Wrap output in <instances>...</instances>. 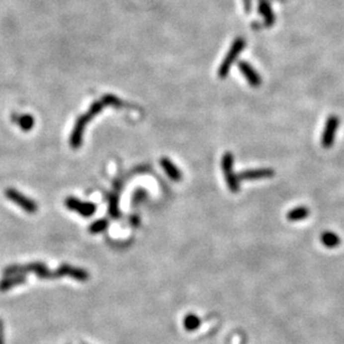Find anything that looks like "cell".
<instances>
[{
    "label": "cell",
    "mask_w": 344,
    "mask_h": 344,
    "mask_svg": "<svg viewBox=\"0 0 344 344\" xmlns=\"http://www.w3.org/2000/svg\"><path fill=\"white\" fill-rule=\"evenodd\" d=\"M258 10L260 15L264 17L265 22L267 25H273L275 21L274 12L271 10V7L267 0H258Z\"/></svg>",
    "instance_id": "cell-12"
},
{
    "label": "cell",
    "mask_w": 344,
    "mask_h": 344,
    "mask_svg": "<svg viewBox=\"0 0 344 344\" xmlns=\"http://www.w3.org/2000/svg\"><path fill=\"white\" fill-rule=\"evenodd\" d=\"M4 328H3V321L0 320V344H4Z\"/></svg>",
    "instance_id": "cell-22"
},
{
    "label": "cell",
    "mask_w": 344,
    "mask_h": 344,
    "mask_svg": "<svg viewBox=\"0 0 344 344\" xmlns=\"http://www.w3.org/2000/svg\"><path fill=\"white\" fill-rule=\"evenodd\" d=\"M110 214L113 218H117L120 216L119 212V199L116 196L112 194L110 197Z\"/></svg>",
    "instance_id": "cell-19"
},
{
    "label": "cell",
    "mask_w": 344,
    "mask_h": 344,
    "mask_svg": "<svg viewBox=\"0 0 344 344\" xmlns=\"http://www.w3.org/2000/svg\"><path fill=\"white\" fill-rule=\"evenodd\" d=\"M339 124H340V119L338 115H330L328 117L322 133V139H321V144L324 149L332 148L334 141H336Z\"/></svg>",
    "instance_id": "cell-6"
},
{
    "label": "cell",
    "mask_w": 344,
    "mask_h": 344,
    "mask_svg": "<svg viewBox=\"0 0 344 344\" xmlns=\"http://www.w3.org/2000/svg\"><path fill=\"white\" fill-rule=\"evenodd\" d=\"M321 243L328 248H336L341 244V239L336 233L324 232L321 235Z\"/></svg>",
    "instance_id": "cell-14"
},
{
    "label": "cell",
    "mask_w": 344,
    "mask_h": 344,
    "mask_svg": "<svg viewBox=\"0 0 344 344\" xmlns=\"http://www.w3.org/2000/svg\"><path fill=\"white\" fill-rule=\"evenodd\" d=\"M243 4H244V8H245V11L247 13H250L252 11V6H253L252 0H243Z\"/></svg>",
    "instance_id": "cell-21"
},
{
    "label": "cell",
    "mask_w": 344,
    "mask_h": 344,
    "mask_svg": "<svg viewBox=\"0 0 344 344\" xmlns=\"http://www.w3.org/2000/svg\"><path fill=\"white\" fill-rule=\"evenodd\" d=\"M102 101L104 102L105 105H108V106H121L122 105L121 99L114 96V95H105V96L102 98Z\"/></svg>",
    "instance_id": "cell-20"
},
{
    "label": "cell",
    "mask_w": 344,
    "mask_h": 344,
    "mask_svg": "<svg viewBox=\"0 0 344 344\" xmlns=\"http://www.w3.org/2000/svg\"><path fill=\"white\" fill-rule=\"evenodd\" d=\"M310 215L309 208L306 207H296L292 209L291 211L287 212V219L289 221H300L303 219H306Z\"/></svg>",
    "instance_id": "cell-15"
},
{
    "label": "cell",
    "mask_w": 344,
    "mask_h": 344,
    "mask_svg": "<svg viewBox=\"0 0 344 344\" xmlns=\"http://www.w3.org/2000/svg\"><path fill=\"white\" fill-rule=\"evenodd\" d=\"M245 45H246L245 39L242 37H238L236 40H234L232 47H230L227 55H226V57L224 58V61L223 63H221V65L218 70V76L220 79L227 78V75L230 71V67H232L235 61L237 60L238 55L242 53L243 49L245 48Z\"/></svg>",
    "instance_id": "cell-3"
},
{
    "label": "cell",
    "mask_w": 344,
    "mask_h": 344,
    "mask_svg": "<svg viewBox=\"0 0 344 344\" xmlns=\"http://www.w3.org/2000/svg\"><path fill=\"white\" fill-rule=\"evenodd\" d=\"M238 69H239V71L242 72L243 75L245 76L247 82L250 83V85L253 86V87H258V86L261 84L260 76L258 75V73L255 71L254 67H253L250 63L239 62L238 63Z\"/></svg>",
    "instance_id": "cell-9"
},
{
    "label": "cell",
    "mask_w": 344,
    "mask_h": 344,
    "mask_svg": "<svg viewBox=\"0 0 344 344\" xmlns=\"http://www.w3.org/2000/svg\"><path fill=\"white\" fill-rule=\"evenodd\" d=\"M26 283V276L25 274H16L10 275L6 279H2L0 282V292H7L9 289L13 288L18 285H22Z\"/></svg>",
    "instance_id": "cell-11"
},
{
    "label": "cell",
    "mask_w": 344,
    "mask_h": 344,
    "mask_svg": "<svg viewBox=\"0 0 344 344\" xmlns=\"http://www.w3.org/2000/svg\"><path fill=\"white\" fill-rule=\"evenodd\" d=\"M56 271V277H63V276H70V277L74 278L80 282H86L88 279L89 275L87 271L82 268H78V267L63 264L55 270Z\"/></svg>",
    "instance_id": "cell-8"
},
{
    "label": "cell",
    "mask_w": 344,
    "mask_h": 344,
    "mask_svg": "<svg viewBox=\"0 0 344 344\" xmlns=\"http://www.w3.org/2000/svg\"><path fill=\"white\" fill-rule=\"evenodd\" d=\"M104 106H106L104 102L102 101H97L95 102L92 106L89 107V110L87 111V113H85L84 115H81L78 121H76V123L74 125V129L72 131L71 138H70V144L71 147L73 149H79L81 146H82L83 142V134L86 125H87L88 122L93 119L95 115H97L99 112L102 111V108Z\"/></svg>",
    "instance_id": "cell-1"
},
{
    "label": "cell",
    "mask_w": 344,
    "mask_h": 344,
    "mask_svg": "<svg viewBox=\"0 0 344 344\" xmlns=\"http://www.w3.org/2000/svg\"><path fill=\"white\" fill-rule=\"evenodd\" d=\"M275 175V171L270 168H260V169H253L246 170L239 173L237 176L239 180H257V179H265L271 178Z\"/></svg>",
    "instance_id": "cell-10"
},
{
    "label": "cell",
    "mask_w": 344,
    "mask_h": 344,
    "mask_svg": "<svg viewBox=\"0 0 344 344\" xmlns=\"http://www.w3.org/2000/svg\"><path fill=\"white\" fill-rule=\"evenodd\" d=\"M6 197L9 200L12 201L13 203H16L17 206H19L22 210H25L28 214H35L37 211V205L34 200H31L30 198L26 197L25 194H22L21 192L18 191V190L13 188H8L4 191Z\"/></svg>",
    "instance_id": "cell-5"
},
{
    "label": "cell",
    "mask_w": 344,
    "mask_h": 344,
    "mask_svg": "<svg viewBox=\"0 0 344 344\" xmlns=\"http://www.w3.org/2000/svg\"><path fill=\"white\" fill-rule=\"evenodd\" d=\"M24 273H34L36 276H38V277L42 279L57 278L55 270H51L46 265L39 261L29 262V264L25 265H10L6 267L3 270V274L8 276Z\"/></svg>",
    "instance_id": "cell-2"
},
{
    "label": "cell",
    "mask_w": 344,
    "mask_h": 344,
    "mask_svg": "<svg viewBox=\"0 0 344 344\" xmlns=\"http://www.w3.org/2000/svg\"><path fill=\"white\" fill-rule=\"evenodd\" d=\"M234 157L230 152L225 153L223 159H221V169L224 171L226 181H227L228 188L232 192L236 193L239 191V179L238 176L234 173L233 171Z\"/></svg>",
    "instance_id": "cell-4"
},
{
    "label": "cell",
    "mask_w": 344,
    "mask_h": 344,
    "mask_svg": "<svg viewBox=\"0 0 344 344\" xmlns=\"http://www.w3.org/2000/svg\"><path fill=\"white\" fill-rule=\"evenodd\" d=\"M184 329L187 331H194L201 325V320L194 314H188L183 320Z\"/></svg>",
    "instance_id": "cell-17"
},
{
    "label": "cell",
    "mask_w": 344,
    "mask_h": 344,
    "mask_svg": "<svg viewBox=\"0 0 344 344\" xmlns=\"http://www.w3.org/2000/svg\"><path fill=\"white\" fill-rule=\"evenodd\" d=\"M160 164H161L162 168H164L165 171L167 172V174H168L172 180L179 181L181 178H182V174H181V172L179 171V169L176 168L173 164H172L168 158H164V159H161Z\"/></svg>",
    "instance_id": "cell-13"
},
{
    "label": "cell",
    "mask_w": 344,
    "mask_h": 344,
    "mask_svg": "<svg viewBox=\"0 0 344 344\" xmlns=\"http://www.w3.org/2000/svg\"><path fill=\"white\" fill-rule=\"evenodd\" d=\"M17 123L22 131H25V132H28V131L33 129L34 125H35L34 116L30 115V114H22L20 116H18Z\"/></svg>",
    "instance_id": "cell-16"
},
{
    "label": "cell",
    "mask_w": 344,
    "mask_h": 344,
    "mask_svg": "<svg viewBox=\"0 0 344 344\" xmlns=\"http://www.w3.org/2000/svg\"><path fill=\"white\" fill-rule=\"evenodd\" d=\"M65 205L70 210L79 212L80 215L86 217V218L94 215V212L96 211V206H95L94 203L82 202L74 197L67 198L65 200Z\"/></svg>",
    "instance_id": "cell-7"
},
{
    "label": "cell",
    "mask_w": 344,
    "mask_h": 344,
    "mask_svg": "<svg viewBox=\"0 0 344 344\" xmlns=\"http://www.w3.org/2000/svg\"><path fill=\"white\" fill-rule=\"evenodd\" d=\"M107 220L105 219H99L97 221H95L94 224L89 226V233L92 234H98L101 232H104L107 228Z\"/></svg>",
    "instance_id": "cell-18"
}]
</instances>
